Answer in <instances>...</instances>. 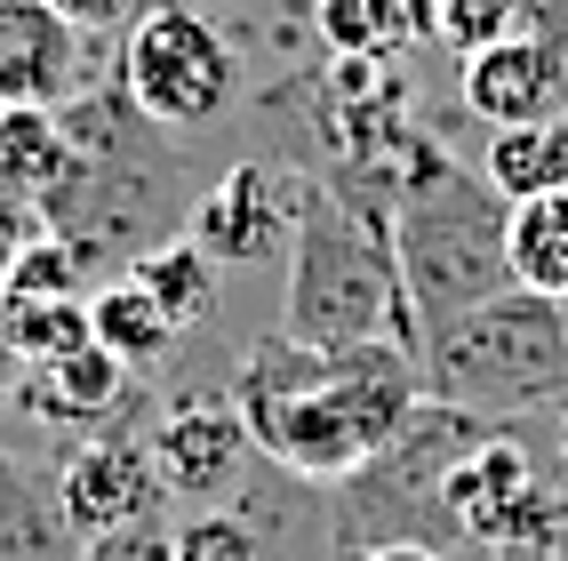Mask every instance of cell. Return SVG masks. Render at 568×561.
I'll return each instance as SVG.
<instances>
[{
  "instance_id": "6da1fadb",
  "label": "cell",
  "mask_w": 568,
  "mask_h": 561,
  "mask_svg": "<svg viewBox=\"0 0 568 561\" xmlns=\"http://www.w3.org/2000/svg\"><path fill=\"white\" fill-rule=\"evenodd\" d=\"M224 393L273 473L305 490H336L416 418L425 369L408 345H296L273 329L241 353Z\"/></svg>"
},
{
  "instance_id": "7a4b0ae2",
  "label": "cell",
  "mask_w": 568,
  "mask_h": 561,
  "mask_svg": "<svg viewBox=\"0 0 568 561\" xmlns=\"http://www.w3.org/2000/svg\"><path fill=\"white\" fill-rule=\"evenodd\" d=\"M64 112V137H72V161H64V184L49 193L41 224L57 241L81 249L89 281L97 273H129L144 249L176 241V224H193V201L201 184L184 169V144L176 129L144 121L129 104V89L112 81H89Z\"/></svg>"
},
{
  "instance_id": "3957f363",
  "label": "cell",
  "mask_w": 568,
  "mask_h": 561,
  "mask_svg": "<svg viewBox=\"0 0 568 561\" xmlns=\"http://www.w3.org/2000/svg\"><path fill=\"white\" fill-rule=\"evenodd\" d=\"M281 337L296 345H408V289L393 257V217L345 201L336 184H296V233H288V289H281Z\"/></svg>"
},
{
  "instance_id": "277c9868",
  "label": "cell",
  "mask_w": 568,
  "mask_h": 561,
  "mask_svg": "<svg viewBox=\"0 0 568 561\" xmlns=\"http://www.w3.org/2000/svg\"><path fill=\"white\" fill-rule=\"evenodd\" d=\"M505 217L513 209L497 201V184L480 169H465L440 137L416 144V161L400 169V193H393V257H400L416 337L513 289Z\"/></svg>"
},
{
  "instance_id": "5b68a950",
  "label": "cell",
  "mask_w": 568,
  "mask_h": 561,
  "mask_svg": "<svg viewBox=\"0 0 568 561\" xmlns=\"http://www.w3.org/2000/svg\"><path fill=\"white\" fill-rule=\"evenodd\" d=\"M416 369L433 401L473 409L488 425L537 418V409L552 418V401L568 393V305L537 289H505L416 337Z\"/></svg>"
},
{
  "instance_id": "8992f818",
  "label": "cell",
  "mask_w": 568,
  "mask_h": 561,
  "mask_svg": "<svg viewBox=\"0 0 568 561\" xmlns=\"http://www.w3.org/2000/svg\"><path fill=\"white\" fill-rule=\"evenodd\" d=\"M488 433V418L448 401H416V418L376 449L368 465H353L328 490V561H345L361 545H433V553H465L457 513H448V473L457 458Z\"/></svg>"
},
{
  "instance_id": "52a82bcc",
  "label": "cell",
  "mask_w": 568,
  "mask_h": 561,
  "mask_svg": "<svg viewBox=\"0 0 568 561\" xmlns=\"http://www.w3.org/2000/svg\"><path fill=\"white\" fill-rule=\"evenodd\" d=\"M112 81L129 89V104L144 121L184 137V129H209L241 104V57H233V41H224V24L209 9H193V0H153V17L112 57Z\"/></svg>"
},
{
  "instance_id": "ba28073f",
  "label": "cell",
  "mask_w": 568,
  "mask_h": 561,
  "mask_svg": "<svg viewBox=\"0 0 568 561\" xmlns=\"http://www.w3.org/2000/svg\"><path fill=\"white\" fill-rule=\"evenodd\" d=\"M448 513H457V538L480 553H505V545H560L568 538V505L552 498V481L537 473V458L488 425L457 473H448Z\"/></svg>"
},
{
  "instance_id": "9c48e42d",
  "label": "cell",
  "mask_w": 568,
  "mask_h": 561,
  "mask_svg": "<svg viewBox=\"0 0 568 561\" xmlns=\"http://www.w3.org/2000/svg\"><path fill=\"white\" fill-rule=\"evenodd\" d=\"M153 401H129L112 425L97 433H72L57 449V498L72 513V530L81 538H104L121 530L136 513H169V490H161V465H153V418H144Z\"/></svg>"
},
{
  "instance_id": "30bf717a",
  "label": "cell",
  "mask_w": 568,
  "mask_h": 561,
  "mask_svg": "<svg viewBox=\"0 0 568 561\" xmlns=\"http://www.w3.org/2000/svg\"><path fill=\"white\" fill-rule=\"evenodd\" d=\"M248 458H256V441L241 425L233 393L193 385L153 418V465H161L169 505H233L248 490Z\"/></svg>"
},
{
  "instance_id": "8fae6325",
  "label": "cell",
  "mask_w": 568,
  "mask_h": 561,
  "mask_svg": "<svg viewBox=\"0 0 568 561\" xmlns=\"http://www.w3.org/2000/svg\"><path fill=\"white\" fill-rule=\"evenodd\" d=\"M296 184H305L296 169L248 153V161H233L224 177L201 184L184 233H193L216 266H273L288 249V233H296Z\"/></svg>"
},
{
  "instance_id": "7c38bea8",
  "label": "cell",
  "mask_w": 568,
  "mask_h": 561,
  "mask_svg": "<svg viewBox=\"0 0 568 561\" xmlns=\"http://www.w3.org/2000/svg\"><path fill=\"white\" fill-rule=\"evenodd\" d=\"M89 81H104V64L49 0H0V112H57Z\"/></svg>"
},
{
  "instance_id": "4fadbf2b",
  "label": "cell",
  "mask_w": 568,
  "mask_h": 561,
  "mask_svg": "<svg viewBox=\"0 0 568 561\" xmlns=\"http://www.w3.org/2000/svg\"><path fill=\"white\" fill-rule=\"evenodd\" d=\"M457 104L480 129H520V121H560L568 112V49L545 32H513V41L457 57Z\"/></svg>"
},
{
  "instance_id": "5bb4252c",
  "label": "cell",
  "mask_w": 568,
  "mask_h": 561,
  "mask_svg": "<svg viewBox=\"0 0 568 561\" xmlns=\"http://www.w3.org/2000/svg\"><path fill=\"white\" fill-rule=\"evenodd\" d=\"M144 385H136V369L121 361V353H104L97 337L89 345H72V353H57V361H32L24 369V385H17V409H32L49 433H97V425H112L121 409L136 401Z\"/></svg>"
},
{
  "instance_id": "9a60e30c",
  "label": "cell",
  "mask_w": 568,
  "mask_h": 561,
  "mask_svg": "<svg viewBox=\"0 0 568 561\" xmlns=\"http://www.w3.org/2000/svg\"><path fill=\"white\" fill-rule=\"evenodd\" d=\"M81 530L57 498V481L0 458V561H81Z\"/></svg>"
},
{
  "instance_id": "2e32d148",
  "label": "cell",
  "mask_w": 568,
  "mask_h": 561,
  "mask_svg": "<svg viewBox=\"0 0 568 561\" xmlns=\"http://www.w3.org/2000/svg\"><path fill=\"white\" fill-rule=\"evenodd\" d=\"M480 177L497 184L505 209L537 201V193H560V184H568V112H560V121L488 129V144H480Z\"/></svg>"
},
{
  "instance_id": "e0dca14e",
  "label": "cell",
  "mask_w": 568,
  "mask_h": 561,
  "mask_svg": "<svg viewBox=\"0 0 568 561\" xmlns=\"http://www.w3.org/2000/svg\"><path fill=\"white\" fill-rule=\"evenodd\" d=\"M72 161V137H64V112H0V193H17L24 209H49V193L64 184Z\"/></svg>"
},
{
  "instance_id": "ac0fdd59",
  "label": "cell",
  "mask_w": 568,
  "mask_h": 561,
  "mask_svg": "<svg viewBox=\"0 0 568 561\" xmlns=\"http://www.w3.org/2000/svg\"><path fill=\"white\" fill-rule=\"evenodd\" d=\"M89 329H97V345H104V353H121V361L136 369V378H144V369H161V361L184 345V329H176V321H169L129 273H112V289L89 297Z\"/></svg>"
},
{
  "instance_id": "d6986e66",
  "label": "cell",
  "mask_w": 568,
  "mask_h": 561,
  "mask_svg": "<svg viewBox=\"0 0 568 561\" xmlns=\"http://www.w3.org/2000/svg\"><path fill=\"white\" fill-rule=\"evenodd\" d=\"M216 257L193 241V233H176V241H161V249H144L136 257V266H129V281L144 289V297H153V305L184 329V337H193L209 313H216Z\"/></svg>"
},
{
  "instance_id": "ffe728a7",
  "label": "cell",
  "mask_w": 568,
  "mask_h": 561,
  "mask_svg": "<svg viewBox=\"0 0 568 561\" xmlns=\"http://www.w3.org/2000/svg\"><path fill=\"white\" fill-rule=\"evenodd\" d=\"M505 257H513V289H537L568 305V184L505 217Z\"/></svg>"
},
{
  "instance_id": "44dd1931",
  "label": "cell",
  "mask_w": 568,
  "mask_h": 561,
  "mask_svg": "<svg viewBox=\"0 0 568 561\" xmlns=\"http://www.w3.org/2000/svg\"><path fill=\"white\" fill-rule=\"evenodd\" d=\"M176 561H281L273 505L248 498V490L233 505H193L176 521Z\"/></svg>"
},
{
  "instance_id": "7402d4cb",
  "label": "cell",
  "mask_w": 568,
  "mask_h": 561,
  "mask_svg": "<svg viewBox=\"0 0 568 561\" xmlns=\"http://www.w3.org/2000/svg\"><path fill=\"white\" fill-rule=\"evenodd\" d=\"M313 32L328 57H400L408 41H433L408 0H313Z\"/></svg>"
},
{
  "instance_id": "603a6c76",
  "label": "cell",
  "mask_w": 568,
  "mask_h": 561,
  "mask_svg": "<svg viewBox=\"0 0 568 561\" xmlns=\"http://www.w3.org/2000/svg\"><path fill=\"white\" fill-rule=\"evenodd\" d=\"M81 281H89L81 249L57 241L49 224H41V233L17 249V266H9V281H0V297H9V305H41V297H81Z\"/></svg>"
},
{
  "instance_id": "cb8c5ba5",
  "label": "cell",
  "mask_w": 568,
  "mask_h": 561,
  "mask_svg": "<svg viewBox=\"0 0 568 561\" xmlns=\"http://www.w3.org/2000/svg\"><path fill=\"white\" fill-rule=\"evenodd\" d=\"M513 32H528V0H440V17H433V41L448 57H480V49L513 41Z\"/></svg>"
},
{
  "instance_id": "d4e9b609",
  "label": "cell",
  "mask_w": 568,
  "mask_h": 561,
  "mask_svg": "<svg viewBox=\"0 0 568 561\" xmlns=\"http://www.w3.org/2000/svg\"><path fill=\"white\" fill-rule=\"evenodd\" d=\"M9 337H17V361H57L72 345H89V305L81 297H41V305H9Z\"/></svg>"
},
{
  "instance_id": "484cf974",
  "label": "cell",
  "mask_w": 568,
  "mask_h": 561,
  "mask_svg": "<svg viewBox=\"0 0 568 561\" xmlns=\"http://www.w3.org/2000/svg\"><path fill=\"white\" fill-rule=\"evenodd\" d=\"M49 9L81 32L89 49H112V57H121V41H129L144 17H153V0H49Z\"/></svg>"
},
{
  "instance_id": "4316f807",
  "label": "cell",
  "mask_w": 568,
  "mask_h": 561,
  "mask_svg": "<svg viewBox=\"0 0 568 561\" xmlns=\"http://www.w3.org/2000/svg\"><path fill=\"white\" fill-rule=\"evenodd\" d=\"M81 561H176V521L169 513H136V521H121V530L89 538Z\"/></svg>"
},
{
  "instance_id": "83f0119b",
  "label": "cell",
  "mask_w": 568,
  "mask_h": 561,
  "mask_svg": "<svg viewBox=\"0 0 568 561\" xmlns=\"http://www.w3.org/2000/svg\"><path fill=\"white\" fill-rule=\"evenodd\" d=\"M41 233V209H24L17 193H0V281H9V266H17V249Z\"/></svg>"
},
{
  "instance_id": "f1b7e54d",
  "label": "cell",
  "mask_w": 568,
  "mask_h": 561,
  "mask_svg": "<svg viewBox=\"0 0 568 561\" xmlns=\"http://www.w3.org/2000/svg\"><path fill=\"white\" fill-rule=\"evenodd\" d=\"M17 385H24V361H17V337H9V297H0V409L17 401Z\"/></svg>"
},
{
  "instance_id": "f546056e",
  "label": "cell",
  "mask_w": 568,
  "mask_h": 561,
  "mask_svg": "<svg viewBox=\"0 0 568 561\" xmlns=\"http://www.w3.org/2000/svg\"><path fill=\"white\" fill-rule=\"evenodd\" d=\"M528 32H545V41L568 49V0H528Z\"/></svg>"
},
{
  "instance_id": "4dcf8cb0",
  "label": "cell",
  "mask_w": 568,
  "mask_h": 561,
  "mask_svg": "<svg viewBox=\"0 0 568 561\" xmlns=\"http://www.w3.org/2000/svg\"><path fill=\"white\" fill-rule=\"evenodd\" d=\"M345 561H448V553H433V545H361Z\"/></svg>"
},
{
  "instance_id": "1f68e13d",
  "label": "cell",
  "mask_w": 568,
  "mask_h": 561,
  "mask_svg": "<svg viewBox=\"0 0 568 561\" xmlns=\"http://www.w3.org/2000/svg\"><path fill=\"white\" fill-rule=\"evenodd\" d=\"M552 441H560V449H568V393H560V401H552Z\"/></svg>"
},
{
  "instance_id": "d6a6232c",
  "label": "cell",
  "mask_w": 568,
  "mask_h": 561,
  "mask_svg": "<svg viewBox=\"0 0 568 561\" xmlns=\"http://www.w3.org/2000/svg\"><path fill=\"white\" fill-rule=\"evenodd\" d=\"M408 9H416V17H425V32H433V17H440V0H408Z\"/></svg>"
},
{
  "instance_id": "836d02e7",
  "label": "cell",
  "mask_w": 568,
  "mask_h": 561,
  "mask_svg": "<svg viewBox=\"0 0 568 561\" xmlns=\"http://www.w3.org/2000/svg\"><path fill=\"white\" fill-rule=\"evenodd\" d=\"M545 561H568V538H560V545H552V553H545Z\"/></svg>"
},
{
  "instance_id": "e575fe53",
  "label": "cell",
  "mask_w": 568,
  "mask_h": 561,
  "mask_svg": "<svg viewBox=\"0 0 568 561\" xmlns=\"http://www.w3.org/2000/svg\"><path fill=\"white\" fill-rule=\"evenodd\" d=\"M560 465H568V449H560Z\"/></svg>"
}]
</instances>
